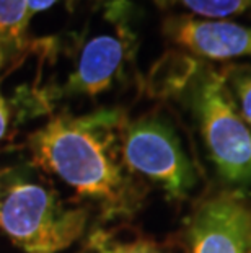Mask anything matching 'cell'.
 Listing matches in <instances>:
<instances>
[{
  "label": "cell",
  "instance_id": "1",
  "mask_svg": "<svg viewBox=\"0 0 251 253\" xmlns=\"http://www.w3.org/2000/svg\"><path fill=\"white\" fill-rule=\"evenodd\" d=\"M126 125L124 113L116 108L83 116L62 113L31 134V157L80 196L98 203L106 217L129 216L142 191L122 159Z\"/></svg>",
  "mask_w": 251,
  "mask_h": 253
},
{
  "label": "cell",
  "instance_id": "2",
  "mask_svg": "<svg viewBox=\"0 0 251 253\" xmlns=\"http://www.w3.org/2000/svg\"><path fill=\"white\" fill-rule=\"evenodd\" d=\"M189 105L218 176L240 198L251 196V127L235 108L220 69L202 64L188 87Z\"/></svg>",
  "mask_w": 251,
  "mask_h": 253
},
{
  "label": "cell",
  "instance_id": "3",
  "mask_svg": "<svg viewBox=\"0 0 251 253\" xmlns=\"http://www.w3.org/2000/svg\"><path fill=\"white\" fill-rule=\"evenodd\" d=\"M88 211L67 208L54 191L28 181L0 195V229L23 253H59L85 232Z\"/></svg>",
  "mask_w": 251,
  "mask_h": 253
},
{
  "label": "cell",
  "instance_id": "4",
  "mask_svg": "<svg viewBox=\"0 0 251 253\" xmlns=\"http://www.w3.org/2000/svg\"><path fill=\"white\" fill-rule=\"evenodd\" d=\"M122 159L131 173L162 188L170 199H184L197 185V175L178 134L160 115L127 123L122 132Z\"/></svg>",
  "mask_w": 251,
  "mask_h": 253
},
{
  "label": "cell",
  "instance_id": "5",
  "mask_svg": "<svg viewBox=\"0 0 251 253\" xmlns=\"http://www.w3.org/2000/svg\"><path fill=\"white\" fill-rule=\"evenodd\" d=\"M250 245L251 209L230 191L204 201L189 220V253H248Z\"/></svg>",
  "mask_w": 251,
  "mask_h": 253
},
{
  "label": "cell",
  "instance_id": "6",
  "mask_svg": "<svg viewBox=\"0 0 251 253\" xmlns=\"http://www.w3.org/2000/svg\"><path fill=\"white\" fill-rule=\"evenodd\" d=\"M163 33L196 57L209 61L251 59V26L247 25L175 15L163 21Z\"/></svg>",
  "mask_w": 251,
  "mask_h": 253
},
{
  "label": "cell",
  "instance_id": "7",
  "mask_svg": "<svg viewBox=\"0 0 251 253\" xmlns=\"http://www.w3.org/2000/svg\"><path fill=\"white\" fill-rule=\"evenodd\" d=\"M134 36L124 25L117 26V33L97 35L80 49L75 71L71 74L64 93L97 96L108 90L119 79L132 56Z\"/></svg>",
  "mask_w": 251,
  "mask_h": 253
},
{
  "label": "cell",
  "instance_id": "8",
  "mask_svg": "<svg viewBox=\"0 0 251 253\" xmlns=\"http://www.w3.org/2000/svg\"><path fill=\"white\" fill-rule=\"evenodd\" d=\"M77 253H176V250L147 237H122L113 230L97 229Z\"/></svg>",
  "mask_w": 251,
  "mask_h": 253
},
{
  "label": "cell",
  "instance_id": "9",
  "mask_svg": "<svg viewBox=\"0 0 251 253\" xmlns=\"http://www.w3.org/2000/svg\"><path fill=\"white\" fill-rule=\"evenodd\" d=\"M202 64L196 57L167 54L153 67L150 85L158 93H179L189 87Z\"/></svg>",
  "mask_w": 251,
  "mask_h": 253
},
{
  "label": "cell",
  "instance_id": "10",
  "mask_svg": "<svg viewBox=\"0 0 251 253\" xmlns=\"http://www.w3.org/2000/svg\"><path fill=\"white\" fill-rule=\"evenodd\" d=\"M28 23L26 0H0V47L23 46Z\"/></svg>",
  "mask_w": 251,
  "mask_h": 253
},
{
  "label": "cell",
  "instance_id": "11",
  "mask_svg": "<svg viewBox=\"0 0 251 253\" xmlns=\"http://www.w3.org/2000/svg\"><path fill=\"white\" fill-rule=\"evenodd\" d=\"M158 7H183L206 20H225L251 10V0H153Z\"/></svg>",
  "mask_w": 251,
  "mask_h": 253
},
{
  "label": "cell",
  "instance_id": "12",
  "mask_svg": "<svg viewBox=\"0 0 251 253\" xmlns=\"http://www.w3.org/2000/svg\"><path fill=\"white\" fill-rule=\"evenodd\" d=\"M220 72L235 108L251 127V64H227Z\"/></svg>",
  "mask_w": 251,
  "mask_h": 253
},
{
  "label": "cell",
  "instance_id": "13",
  "mask_svg": "<svg viewBox=\"0 0 251 253\" xmlns=\"http://www.w3.org/2000/svg\"><path fill=\"white\" fill-rule=\"evenodd\" d=\"M3 62H5V51L0 47V74H2ZM0 82H2V80H0ZM8 125H10V108H8L7 100H5V96L2 93V87H0V141L7 136Z\"/></svg>",
  "mask_w": 251,
  "mask_h": 253
},
{
  "label": "cell",
  "instance_id": "14",
  "mask_svg": "<svg viewBox=\"0 0 251 253\" xmlns=\"http://www.w3.org/2000/svg\"><path fill=\"white\" fill-rule=\"evenodd\" d=\"M57 2V0H26V7H28V17L30 20L35 17L38 12L52 7Z\"/></svg>",
  "mask_w": 251,
  "mask_h": 253
},
{
  "label": "cell",
  "instance_id": "15",
  "mask_svg": "<svg viewBox=\"0 0 251 253\" xmlns=\"http://www.w3.org/2000/svg\"><path fill=\"white\" fill-rule=\"evenodd\" d=\"M2 173L3 171H0V178H2ZM0 195H2V185H0Z\"/></svg>",
  "mask_w": 251,
  "mask_h": 253
},
{
  "label": "cell",
  "instance_id": "16",
  "mask_svg": "<svg viewBox=\"0 0 251 253\" xmlns=\"http://www.w3.org/2000/svg\"><path fill=\"white\" fill-rule=\"evenodd\" d=\"M67 2H69V3H72V2H73V0H67Z\"/></svg>",
  "mask_w": 251,
  "mask_h": 253
},
{
  "label": "cell",
  "instance_id": "17",
  "mask_svg": "<svg viewBox=\"0 0 251 253\" xmlns=\"http://www.w3.org/2000/svg\"><path fill=\"white\" fill-rule=\"evenodd\" d=\"M248 253H251V245H250V250H248Z\"/></svg>",
  "mask_w": 251,
  "mask_h": 253
}]
</instances>
